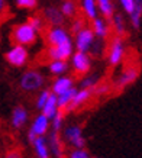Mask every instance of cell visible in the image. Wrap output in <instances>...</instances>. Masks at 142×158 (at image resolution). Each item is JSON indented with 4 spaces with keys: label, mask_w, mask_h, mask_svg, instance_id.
I'll use <instances>...</instances> for the list:
<instances>
[{
    "label": "cell",
    "mask_w": 142,
    "mask_h": 158,
    "mask_svg": "<svg viewBox=\"0 0 142 158\" xmlns=\"http://www.w3.org/2000/svg\"><path fill=\"white\" fill-rule=\"evenodd\" d=\"M12 38L18 45H31L36 41V31L26 22L13 28Z\"/></svg>",
    "instance_id": "cell-1"
},
{
    "label": "cell",
    "mask_w": 142,
    "mask_h": 158,
    "mask_svg": "<svg viewBox=\"0 0 142 158\" xmlns=\"http://www.w3.org/2000/svg\"><path fill=\"white\" fill-rule=\"evenodd\" d=\"M6 60L15 67H22L28 60V51L25 49L23 45H16L6 54Z\"/></svg>",
    "instance_id": "cell-2"
},
{
    "label": "cell",
    "mask_w": 142,
    "mask_h": 158,
    "mask_svg": "<svg viewBox=\"0 0 142 158\" xmlns=\"http://www.w3.org/2000/svg\"><path fill=\"white\" fill-rule=\"evenodd\" d=\"M93 41H94V34L90 28H83L76 34V45L81 52L89 51Z\"/></svg>",
    "instance_id": "cell-3"
},
{
    "label": "cell",
    "mask_w": 142,
    "mask_h": 158,
    "mask_svg": "<svg viewBox=\"0 0 142 158\" xmlns=\"http://www.w3.org/2000/svg\"><path fill=\"white\" fill-rule=\"evenodd\" d=\"M44 78L42 76L36 71H28L25 73L22 80H20V86L25 90H38L39 87L42 86Z\"/></svg>",
    "instance_id": "cell-4"
},
{
    "label": "cell",
    "mask_w": 142,
    "mask_h": 158,
    "mask_svg": "<svg viewBox=\"0 0 142 158\" xmlns=\"http://www.w3.org/2000/svg\"><path fill=\"white\" fill-rule=\"evenodd\" d=\"M71 51H73V45H71V39H68L57 47H51L48 54L52 60H67L71 55Z\"/></svg>",
    "instance_id": "cell-5"
},
{
    "label": "cell",
    "mask_w": 142,
    "mask_h": 158,
    "mask_svg": "<svg viewBox=\"0 0 142 158\" xmlns=\"http://www.w3.org/2000/svg\"><path fill=\"white\" fill-rule=\"evenodd\" d=\"M44 16L45 19L52 25V26H61L64 23V15L61 13V10L54 7V6H48L44 9Z\"/></svg>",
    "instance_id": "cell-6"
},
{
    "label": "cell",
    "mask_w": 142,
    "mask_h": 158,
    "mask_svg": "<svg viewBox=\"0 0 142 158\" xmlns=\"http://www.w3.org/2000/svg\"><path fill=\"white\" fill-rule=\"evenodd\" d=\"M68 39H70L68 34H67L62 28H60V26H54V28L48 32V41H49V44H51L52 47H57V45L65 42Z\"/></svg>",
    "instance_id": "cell-7"
},
{
    "label": "cell",
    "mask_w": 142,
    "mask_h": 158,
    "mask_svg": "<svg viewBox=\"0 0 142 158\" xmlns=\"http://www.w3.org/2000/svg\"><path fill=\"white\" fill-rule=\"evenodd\" d=\"M65 138L70 141L71 144L74 145L76 148H83L86 145V141L81 135V129L78 126H71L65 131Z\"/></svg>",
    "instance_id": "cell-8"
},
{
    "label": "cell",
    "mask_w": 142,
    "mask_h": 158,
    "mask_svg": "<svg viewBox=\"0 0 142 158\" xmlns=\"http://www.w3.org/2000/svg\"><path fill=\"white\" fill-rule=\"evenodd\" d=\"M73 64H74V68H76L78 73H81V74L86 71H89V68H90V60L86 55V52H81V51L74 54Z\"/></svg>",
    "instance_id": "cell-9"
},
{
    "label": "cell",
    "mask_w": 142,
    "mask_h": 158,
    "mask_svg": "<svg viewBox=\"0 0 142 158\" xmlns=\"http://www.w3.org/2000/svg\"><path fill=\"white\" fill-rule=\"evenodd\" d=\"M123 57V42L120 38H115L113 42H112V47H110V64H118Z\"/></svg>",
    "instance_id": "cell-10"
},
{
    "label": "cell",
    "mask_w": 142,
    "mask_h": 158,
    "mask_svg": "<svg viewBox=\"0 0 142 158\" xmlns=\"http://www.w3.org/2000/svg\"><path fill=\"white\" fill-rule=\"evenodd\" d=\"M138 76H139V70H136V68H128V70H125L123 74L120 76V78L118 80V89H123V87H126L128 84L133 83L138 78Z\"/></svg>",
    "instance_id": "cell-11"
},
{
    "label": "cell",
    "mask_w": 142,
    "mask_h": 158,
    "mask_svg": "<svg viewBox=\"0 0 142 158\" xmlns=\"http://www.w3.org/2000/svg\"><path fill=\"white\" fill-rule=\"evenodd\" d=\"M93 34L96 36H99V38H104V36H107L109 34V26L106 23V20L102 19V18H94L93 19Z\"/></svg>",
    "instance_id": "cell-12"
},
{
    "label": "cell",
    "mask_w": 142,
    "mask_h": 158,
    "mask_svg": "<svg viewBox=\"0 0 142 158\" xmlns=\"http://www.w3.org/2000/svg\"><path fill=\"white\" fill-rule=\"evenodd\" d=\"M42 110H44V116L48 118V119L55 115V112H57V96L55 94H49L48 96L45 105L42 106Z\"/></svg>",
    "instance_id": "cell-13"
},
{
    "label": "cell",
    "mask_w": 142,
    "mask_h": 158,
    "mask_svg": "<svg viewBox=\"0 0 142 158\" xmlns=\"http://www.w3.org/2000/svg\"><path fill=\"white\" fill-rule=\"evenodd\" d=\"M81 9L83 12L86 13V16L89 18V19H94L97 18V3H96V0H83L81 2Z\"/></svg>",
    "instance_id": "cell-14"
},
{
    "label": "cell",
    "mask_w": 142,
    "mask_h": 158,
    "mask_svg": "<svg viewBox=\"0 0 142 158\" xmlns=\"http://www.w3.org/2000/svg\"><path fill=\"white\" fill-rule=\"evenodd\" d=\"M97 3V9L103 13V16L106 19H112V16L115 13V7L112 0H96Z\"/></svg>",
    "instance_id": "cell-15"
},
{
    "label": "cell",
    "mask_w": 142,
    "mask_h": 158,
    "mask_svg": "<svg viewBox=\"0 0 142 158\" xmlns=\"http://www.w3.org/2000/svg\"><path fill=\"white\" fill-rule=\"evenodd\" d=\"M90 93H91V91L89 90V89H83L80 93H77V91H76V94H74V96H73V99L70 100V106H68L67 109H68V110L76 109L78 105H81L84 100H87V99H89Z\"/></svg>",
    "instance_id": "cell-16"
},
{
    "label": "cell",
    "mask_w": 142,
    "mask_h": 158,
    "mask_svg": "<svg viewBox=\"0 0 142 158\" xmlns=\"http://www.w3.org/2000/svg\"><path fill=\"white\" fill-rule=\"evenodd\" d=\"M61 13L64 18H74L77 15V5L74 0H64L61 5Z\"/></svg>",
    "instance_id": "cell-17"
},
{
    "label": "cell",
    "mask_w": 142,
    "mask_h": 158,
    "mask_svg": "<svg viewBox=\"0 0 142 158\" xmlns=\"http://www.w3.org/2000/svg\"><path fill=\"white\" fill-rule=\"evenodd\" d=\"M76 89H73V87H70V89H67L65 91H62L61 94H58V99H57V106L58 107H65L68 103H70V100L73 99V96L76 94Z\"/></svg>",
    "instance_id": "cell-18"
},
{
    "label": "cell",
    "mask_w": 142,
    "mask_h": 158,
    "mask_svg": "<svg viewBox=\"0 0 142 158\" xmlns=\"http://www.w3.org/2000/svg\"><path fill=\"white\" fill-rule=\"evenodd\" d=\"M26 110L23 107H16L13 112V119H12V123H13L15 128H20L22 125L26 122Z\"/></svg>",
    "instance_id": "cell-19"
},
{
    "label": "cell",
    "mask_w": 142,
    "mask_h": 158,
    "mask_svg": "<svg viewBox=\"0 0 142 158\" xmlns=\"http://www.w3.org/2000/svg\"><path fill=\"white\" fill-rule=\"evenodd\" d=\"M33 132L36 135H42L47 132L48 129V118H45V116H38L36 118V120H35V123H33Z\"/></svg>",
    "instance_id": "cell-20"
},
{
    "label": "cell",
    "mask_w": 142,
    "mask_h": 158,
    "mask_svg": "<svg viewBox=\"0 0 142 158\" xmlns=\"http://www.w3.org/2000/svg\"><path fill=\"white\" fill-rule=\"evenodd\" d=\"M33 144H35V148H36V152H38V157L39 158H49L45 138H35Z\"/></svg>",
    "instance_id": "cell-21"
},
{
    "label": "cell",
    "mask_w": 142,
    "mask_h": 158,
    "mask_svg": "<svg viewBox=\"0 0 142 158\" xmlns=\"http://www.w3.org/2000/svg\"><path fill=\"white\" fill-rule=\"evenodd\" d=\"M49 147H51V151L57 157H61V144H60V139H58L57 131L49 135Z\"/></svg>",
    "instance_id": "cell-22"
},
{
    "label": "cell",
    "mask_w": 142,
    "mask_h": 158,
    "mask_svg": "<svg viewBox=\"0 0 142 158\" xmlns=\"http://www.w3.org/2000/svg\"><path fill=\"white\" fill-rule=\"evenodd\" d=\"M70 87H71V80L70 78H60V80L54 84L52 90H54L55 94H61L62 91H65L67 89H70Z\"/></svg>",
    "instance_id": "cell-23"
},
{
    "label": "cell",
    "mask_w": 142,
    "mask_h": 158,
    "mask_svg": "<svg viewBox=\"0 0 142 158\" xmlns=\"http://www.w3.org/2000/svg\"><path fill=\"white\" fill-rule=\"evenodd\" d=\"M112 19H113V28L116 31V34L118 35H123L125 34V22H123V18L120 15H115L112 16Z\"/></svg>",
    "instance_id": "cell-24"
},
{
    "label": "cell",
    "mask_w": 142,
    "mask_h": 158,
    "mask_svg": "<svg viewBox=\"0 0 142 158\" xmlns=\"http://www.w3.org/2000/svg\"><path fill=\"white\" fill-rule=\"evenodd\" d=\"M67 68V64L64 60H55V61L51 64V67H49V70H51L52 73H57V74H60V73L65 71Z\"/></svg>",
    "instance_id": "cell-25"
},
{
    "label": "cell",
    "mask_w": 142,
    "mask_h": 158,
    "mask_svg": "<svg viewBox=\"0 0 142 158\" xmlns=\"http://www.w3.org/2000/svg\"><path fill=\"white\" fill-rule=\"evenodd\" d=\"M28 23L31 25L36 32L42 31V28H44V22H42V19H41L39 16H31V18L28 19Z\"/></svg>",
    "instance_id": "cell-26"
},
{
    "label": "cell",
    "mask_w": 142,
    "mask_h": 158,
    "mask_svg": "<svg viewBox=\"0 0 142 158\" xmlns=\"http://www.w3.org/2000/svg\"><path fill=\"white\" fill-rule=\"evenodd\" d=\"M38 0H16V6L20 9H35Z\"/></svg>",
    "instance_id": "cell-27"
},
{
    "label": "cell",
    "mask_w": 142,
    "mask_h": 158,
    "mask_svg": "<svg viewBox=\"0 0 142 158\" xmlns=\"http://www.w3.org/2000/svg\"><path fill=\"white\" fill-rule=\"evenodd\" d=\"M120 2V5H122L123 10L126 12V13H132L133 12V6H135V0H119Z\"/></svg>",
    "instance_id": "cell-28"
},
{
    "label": "cell",
    "mask_w": 142,
    "mask_h": 158,
    "mask_svg": "<svg viewBox=\"0 0 142 158\" xmlns=\"http://www.w3.org/2000/svg\"><path fill=\"white\" fill-rule=\"evenodd\" d=\"M83 28H84V20L80 19V18H77V19L73 22V25H71V31H73L74 34H77V32L81 31Z\"/></svg>",
    "instance_id": "cell-29"
},
{
    "label": "cell",
    "mask_w": 142,
    "mask_h": 158,
    "mask_svg": "<svg viewBox=\"0 0 142 158\" xmlns=\"http://www.w3.org/2000/svg\"><path fill=\"white\" fill-rule=\"evenodd\" d=\"M70 158H90V157H89V154L86 151H83L81 148H77L76 151H73L70 154Z\"/></svg>",
    "instance_id": "cell-30"
},
{
    "label": "cell",
    "mask_w": 142,
    "mask_h": 158,
    "mask_svg": "<svg viewBox=\"0 0 142 158\" xmlns=\"http://www.w3.org/2000/svg\"><path fill=\"white\" fill-rule=\"evenodd\" d=\"M52 118H54V129L58 131L61 128V123H62V113L57 112V115H54Z\"/></svg>",
    "instance_id": "cell-31"
},
{
    "label": "cell",
    "mask_w": 142,
    "mask_h": 158,
    "mask_svg": "<svg viewBox=\"0 0 142 158\" xmlns=\"http://www.w3.org/2000/svg\"><path fill=\"white\" fill-rule=\"evenodd\" d=\"M48 96H49V91L45 90L42 94H41V97H39V100H38V107H41V109H42V106L45 105V102H47Z\"/></svg>",
    "instance_id": "cell-32"
},
{
    "label": "cell",
    "mask_w": 142,
    "mask_h": 158,
    "mask_svg": "<svg viewBox=\"0 0 142 158\" xmlns=\"http://www.w3.org/2000/svg\"><path fill=\"white\" fill-rule=\"evenodd\" d=\"M96 80H97L96 77H91V78H87V80H84V81H83V87H84V89H89V87L94 86Z\"/></svg>",
    "instance_id": "cell-33"
},
{
    "label": "cell",
    "mask_w": 142,
    "mask_h": 158,
    "mask_svg": "<svg viewBox=\"0 0 142 158\" xmlns=\"http://www.w3.org/2000/svg\"><path fill=\"white\" fill-rule=\"evenodd\" d=\"M6 158H22V154H20V151H18V149H13V151H9V152H7Z\"/></svg>",
    "instance_id": "cell-34"
},
{
    "label": "cell",
    "mask_w": 142,
    "mask_h": 158,
    "mask_svg": "<svg viewBox=\"0 0 142 158\" xmlns=\"http://www.w3.org/2000/svg\"><path fill=\"white\" fill-rule=\"evenodd\" d=\"M107 90H109V86H107V84H102V86H99L96 89V93H97V94H103V93H106Z\"/></svg>",
    "instance_id": "cell-35"
},
{
    "label": "cell",
    "mask_w": 142,
    "mask_h": 158,
    "mask_svg": "<svg viewBox=\"0 0 142 158\" xmlns=\"http://www.w3.org/2000/svg\"><path fill=\"white\" fill-rule=\"evenodd\" d=\"M29 141H31V142H33V141H35V138H36V134H35V132H33V129H31L29 131Z\"/></svg>",
    "instance_id": "cell-36"
},
{
    "label": "cell",
    "mask_w": 142,
    "mask_h": 158,
    "mask_svg": "<svg viewBox=\"0 0 142 158\" xmlns=\"http://www.w3.org/2000/svg\"><path fill=\"white\" fill-rule=\"evenodd\" d=\"M6 9V0H0V13Z\"/></svg>",
    "instance_id": "cell-37"
}]
</instances>
